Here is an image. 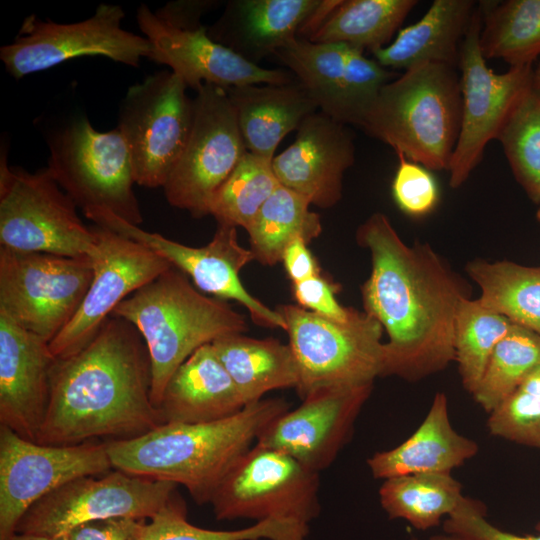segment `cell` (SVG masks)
<instances>
[{
	"instance_id": "24",
	"label": "cell",
	"mask_w": 540,
	"mask_h": 540,
	"mask_svg": "<svg viewBox=\"0 0 540 540\" xmlns=\"http://www.w3.org/2000/svg\"><path fill=\"white\" fill-rule=\"evenodd\" d=\"M245 406L212 343H208L192 353L173 373L158 410L163 424H196L230 417Z\"/></svg>"
},
{
	"instance_id": "29",
	"label": "cell",
	"mask_w": 540,
	"mask_h": 540,
	"mask_svg": "<svg viewBox=\"0 0 540 540\" xmlns=\"http://www.w3.org/2000/svg\"><path fill=\"white\" fill-rule=\"evenodd\" d=\"M415 0L324 1L306 38L373 51L385 47Z\"/></svg>"
},
{
	"instance_id": "33",
	"label": "cell",
	"mask_w": 540,
	"mask_h": 540,
	"mask_svg": "<svg viewBox=\"0 0 540 540\" xmlns=\"http://www.w3.org/2000/svg\"><path fill=\"white\" fill-rule=\"evenodd\" d=\"M479 45L483 57L511 67L532 65L540 55V0L485 2Z\"/></svg>"
},
{
	"instance_id": "32",
	"label": "cell",
	"mask_w": 540,
	"mask_h": 540,
	"mask_svg": "<svg viewBox=\"0 0 540 540\" xmlns=\"http://www.w3.org/2000/svg\"><path fill=\"white\" fill-rule=\"evenodd\" d=\"M462 485L451 473H419L383 480L379 499L390 519H403L427 530L452 514L464 499Z\"/></svg>"
},
{
	"instance_id": "7",
	"label": "cell",
	"mask_w": 540,
	"mask_h": 540,
	"mask_svg": "<svg viewBox=\"0 0 540 540\" xmlns=\"http://www.w3.org/2000/svg\"><path fill=\"white\" fill-rule=\"evenodd\" d=\"M76 204L47 167L35 172L10 167L0 157V246L65 257L97 253L94 227L79 217Z\"/></svg>"
},
{
	"instance_id": "49",
	"label": "cell",
	"mask_w": 540,
	"mask_h": 540,
	"mask_svg": "<svg viewBox=\"0 0 540 540\" xmlns=\"http://www.w3.org/2000/svg\"><path fill=\"white\" fill-rule=\"evenodd\" d=\"M411 540H418V539L415 537H412ZM429 540H464V539L455 535L445 533V534L435 535L431 537Z\"/></svg>"
},
{
	"instance_id": "52",
	"label": "cell",
	"mask_w": 540,
	"mask_h": 540,
	"mask_svg": "<svg viewBox=\"0 0 540 540\" xmlns=\"http://www.w3.org/2000/svg\"><path fill=\"white\" fill-rule=\"evenodd\" d=\"M537 205H538V209H537L536 217H537L538 221H540V201H539V203Z\"/></svg>"
},
{
	"instance_id": "37",
	"label": "cell",
	"mask_w": 540,
	"mask_h": 540,
	"mask_svg": "<svg viewBox=\"0 0 540 540\" xmlns=\"http://www.w3.org/2000/svg\"><path fill=\"white\" fill-rule=\"evenodd\" d=\"M279 185L272 161L246 152L214 194L209 215L246 229Z\"/></svg>"
},
{
	"instance_id": "10",
	"label": "cell",
	"mask_w": 540,
	"mask_h": 540,
	"mask_svg": "<svg viewBox=\"0 0 540 540\" xmlns=\"http://www.w3.org/2000/svg\"><path fill=\"white\" fill-rule=\"evenodd\" d=\"M209 503L218 520H281L309 526L320 511L319 473L282 451L254 444Z\"/></svg>"
},
{
	"instance_id": "21",
	"label": "cell",
	"mask_w": 540,
	"mask_h": 540,
	"mask_svg": "<svg viewBox=\"0 0 540 540\" xmlns=\"http://www.w3.org/2000/svg\"><path fill=\"white\" fill-rule=\"evenodd\" d=\"M355 159V146L345 124L316 111L299 125L295 141L272 159L280 185L320 208L342 197L343 177Z\"/></svg>"
},
{
	"instance_id": "40",
	"label": "cell",
	"mask_w": 540,
	"mask_h": 540,
	"mask_svg": "<svg viewBox=\"0 0 540 540\" xmlns=\"http://www.w3.org/2000/svg\"><path fill=\"white\" fill-rule=\"evenodd\" d=\"M493 436L540 450V364L489 414Z\"/></svg>"
},
{
	"instance_id": "47",
	"label": "cell",
	"mask_w": 540,
	"mask_h": 540,
	"mask_svg": "<svg viewBox=\"0 0 540 540\" xmlns=\"http://www.w3.org/2000/svg\"><path fill=\"white\" fill-rule=\"evenodd\" d=\"M282 262L292 284L320 274V268L302 239L293 241L284 251Z\"/></svg>"
},
{
	"instance_id": "25",
	"label": "cell",
	"mask_w": 540,
	"mask_h": 540,
	"mask_svg": "<svg viewBox=\"0 0 540 540\" xmlns=\"http://www.w3.org/2000/svg\"><path fill=\"white\" fill-rule=\"evenodd\" d=\"M479 451L478 444L452 426L447 396L437 392L419 427L398 446L374 453L367 460L376 479L419 474L451 473Z\"/></svg>"
},
{
	"instance_id": "20",
	"label": "cell",
	"mask_w": 540,
	"mask_h": 540,
	"mask_svg": "<svg viewBox=\"0 0 540 540\" xmlns=\"http://www.w3.org/2000/svg\"><path fill=\"white\" fill-rule=\"evenodd\" d=\"M137 23L152 47L148 58L170 67L195 91L204 84L228 89L295 80L287 71L261 67L214 41L207 27L180 30L164 23L145 4L137 10Z\"/></svg>"
},
{
	"instance_id": "9",
	"label": "cell",
	"mask_w": 540,
	"mask_h": 540,
	"mask_svg": "<svg viewBox=\"0 0 540 540\" xmlns=\"http://www.w3.org/2000/svg\"><path fill=\"white\" fill-rule=\"evenodd\" d=\"M93 275L90 257L0 246V312L50 343L75 316Z\"/></svg>"
},
{
	"instance_id": "17",
	"label": "cell",
	"mask_w": 540,
	"mask_h": 540,
	"mask_svg": "<svg viewBox=\"0 0 540 540\" xmlns=\"http://www.w3.org/2000/svg\"><path fill=\"white\" fill-rule=\"evenodd\" d=\"M94 222L144 245L189 276L200 291L218 299L239 302L257 325L285 330L284 320L276 309H270L253 297L240 281L241 269L255 257L250 249L239 244L235 226L218 223L207 245L191 247L145 231L107 210L96 212Z\"/></svg>"
},
{
	"instance_id": "42",
	"label": "cell",
	"mask_w": 540,
	"mask_h": 540,
	"mask_svg": "<svg viewBox=\"0 0 540 540\" xmlns=\"http://www.w3.org/2000/svg\"><path fill=\"white\" fill-rule=\"evenodd\" d=\"M396 154L399 166L392 183L396 204L404 213L413 217L430 213L439 200V188L434 175L403 154Z\"/></svg>"
},
{
	"instance_id": "14",
	"label": "cell",
	"mask_w": 540,
	"mask_h": 540,
	"mask_svg": "<svg viewBox=\"0 0 540 540\" xmlns=\"http://www.w3.org/2000/svg\"><path fill=\"white\" fill-rule=\"evenodd\" d=\"M177 486L118 469L100 478L82 476L32 505L20 519L16 533L57 540L73 528L94 520L112 517L151 519L175 495Z\"/></svg>"
},
{
	"instance_id": "39",
	"label": "cell",
	"mask_w": 540,
	"mask_h": 540,
	"mask_svg": "<svg viewBox=\"0 0 540 540\" xmlns=\"http://www.w3.org/2000/svg\"><path fill=\"white\" fill-rule=\"evenodd\" d=\"M309 526L264 520L238 530H210L191 524L182 498L175 495L146 524L141 540H306Z\"/></svg>"
},
{
	"instance_id": "46",
	"label": "cell",
	"mask_w": 540,
	"mask_h": 540,
	"mask_svg": "<svg viewBox=\"0 0 540 540\" xmlns=\"http://www.w3.org/2000/svg\"><path fill=\"white\" fill-rule=\"evenodd\" d=\"M216 1H173L159 8L155 15L164 23L180 30H197L202 27L201 16L216 5Z\"/></svg>"
},
{
	"instance_id": "44",
	"label": "cell",
	"mask_w": 540,
	"mask_h": 540,
	"mask_svg": "<svg viewBox=\"0 0 540 540\" xmlns=\"http://www.w3.org/2000/svg\"><path fill=\"white\" fill-rule=\"evenodd\" d=\"M292 285L294 298L300 307L333 320L348 319L351 308L337 301L336 285L320 274Z\"/></svg>"
},
{
	"instance_id": "16",
	"label": "cell",
	"mask_w": 540,
	"mask_h": 540,
	"mask_svg": "<svg viewBox=\"0 0 540 540\" xmlns=\"http://www.w3.org/2000/svg\"><path fill=\"white\" fill-rule=\"evenodd\" d=\"M482 9L476 8L460 47L458 68L462 94V118L457 144L448 168L449 183L460 187L479 164L485 146L497 139L512 109L533 83L532 65L510 67L494 73L483 57L479 36Z\"/></svg>"
},
{
	"instance_id": "13",
	"label": "cell",
	"mask_w": 540,
	"mask_h": 540,
	"mask_svg": "<svg viewBox=\"0 0 540 540\" xmlns=\"http://www.w3.org/2000/svg\"><path fill=\"white\" fill-rule=\"evenodd\" d=\"M124 16L119 5L105 3L98 5L91 17L70 24L42 21L31 15L14 41L1 47L0 59L16 79L80 56H103L138 67L152 47L145 36L121 27Z\"/></svg>"
},
{
	"instance_id": "23",
	"label": "cell",
	"mask_w": 540,
	"mask_h": 540,
	"mask_svg": "<svg viewBox=\"0 0 540 540\" xmlns=\"http://www.w3.org/2000/svg\"><path fill=\"white\" fill-rule=\"evenodd\" d=\"M322 0H233L209 36L257 64L296 38L318 11Z\"/></svg>"
},
{
	"instance_id": "27",
	"label": "cell",
	"mask_w": 540,
	"mask_h": 540,
	"mask_svg": "<svg viewBox=\"0 0 540 540\" xmlns=\"http://www.w3.org/2000/svg\"><path fill=\"white\" fill-rule=\"evenodd\" d=\"M475 9L471 0H435L424 16L400 30L391 44L371 52L385 68L407 70L425 63L457 68L460 47Z\"/></svg>"
},
{
	"instance_id": "34",
	"label": "cell",
	"mask_w": 540,
	"mask_h": 540,
	"mask_svg": "<svg viewBox=\"0 0 540 540\" xmlns=\"http://www.w3.org/2000/svg\"><path fill=\"white\" fill-rule=\"evenodd\" d=\"M348 45L297 36L274 57L288 67L319 111L338 121Z\"/></svg>"
},
{
	"instance_id": "48",
	"label": "cell",
	"mask_w": 540,
	"mask_h": 540,
	"mask_svg": "<svg viewBox=\"0 0 540 540\" xmlns=\"http://www.w3.org/2000/svg\"><path fill=\"white\" fill-rule=\"evenodd\" d=\"M11 540H53L49 537L29 534V533H16Z\"/></svg>"
},
{
	"instance_id": "28",
	"label": "cell",
	"mask_w": 540,
	"mask_h": 540,
	"mask_svg": "<svg viewBox=\"0 0 540 540\" xmlns=\"http://www.w3.org/2000/svg\"><path fill=\"white\" fill-rule=\"evenodd\" d=\"M212 345L246 405L262 400L269 391L298 385V367L289 344L242 333L220 337Z\"/></svg>"
},
{
	"instance_id": "22",
	"label": "cell",
	"mask_w": 540,
	"mask_h": 540,
	"mask_svg": "<svg viewBox=\"0 0 540 540\" xmlns=\"http://www.w3.org/2000/svg\"><path fill=\"white\" fill-rule=\"evenodd\" d=\"M55 361L49 342L0 312V425L37 442Z\"/></svg>"
},
{
	"instance_id": "15",
	"label": "cell",
	"mask_w": 540,
	"mask_h": 540,
	"mask_svg": "<svg viewBox=\"0 0 540 540\" xmlns=\"http://www.w3.org/2000/svg\"><path fill=\"white\" fill-rule=\"evenodd\" d=\"M111 469L107 441L43 445L0 425V540H11L27 510L47 494Z\"/></svg>"
},
{
	"instance_id": "18",
	"label": "cell",
	"mask_w": 540,
	"mask_h": 540,
	"mask_svg": "<svg viewBox=\"0 0 540 540\" xmlns=\"http://www.w3.org/2000/svg\"><path fill=\"white\" fill-rule=\"evenodd\" d=\"M93 227L98 247L93 279L73 319L49 343L56 358L79 351L124 299L172 267L144 245Z\"/></svg>"
},
{
	"instance_id": "26",
	"label": "cell",
	"mask_w": 540,
	"mask_h": 540,
	"mask_svg": "<svg viewBox=\"0 0 540 540\" xmlns=\"http://www.w3.org/2000/svg\"><path fill=\"white\" fill-rule=\"evenodd\" d=\"M225 90L247 152L270 161L283 138L319 111L296 79L287 84H251Z\"/></svg>"
},
{
	"instance_id": "19",
	"label": "cell",
	"mask_w": 540,
	"mask_h": 540,
	"mask_svg": "<svg viewBox=\"0 0 540 540\" xmlns=\"http://www.w3.org/2000/svg\"><path fill=\"white\" fill-rule=\"evenodd\" d=\"M372 389L373 384L317 389L274 419L255 444L282 451L320 473L349 441Z\"/></svg>"
},
{
	"instance_id": "6",
	"label": "cell",
	"mask_w": 540,
	"mask_h": 540,
	"mask_svg": "<svg viewBox=\"0 0 540 540\" xmlns=\"http://www.w3.org/2000/svg\"><path fill=\"white\" fill-rule=\"evenodd\" d=\"M276 311L297 363L301 399L320 388L373 384L381 377L384 329L369 314L351 308L347 320L337 321L299 305H281Z\"/></svg>"
},
{
	"instance_id": "35",
	"label": "cell",
	"mask_w": 540,
	"mask_h": 540,
	"mask_svg": "<svg viewBox=\"0 0 540 540\" xmlns=\"http://www.w3.org/2000/svg\"><path fill=\"white\" fill-rule=\"evenodd\" d=\"M540 364V336L512 323L494 348L473 392L475 402L488 414L501 405Z\"/></svg>"
},
{
	"instance_id": "11",
	"label": "cell",
	"mask_w": 540,
	"mask_h": 540,
	"mask_svg": "<svg viewBox=\"0 0 540 540\" xmlns=\"http://www.w3.org/2000/svg\"><path fill=\"white\" fill-rule=\"evenodd\" d=\"M172 71H159L129 87L118 129L128 146L135 183L163 187L187 143L193 100Z\"/></svg>"
},
{
	"instance_id": "41",
	"label": "cell",
	"mask_w": 540,
	"mask_h": 540,
	"mask_svg": "<svg viewBox=\"0 0 540 540\" xmlns=\"http://www.w3.org/2000/svg\"><path fill=\"white\" fill-rule=\"evenodd\" d=\"M397 74L348 45L338 121L361 126L382 88Z\"/></svg>"
},
{
	"instance_id": "4",
	"label": "cell",
	"mask_w": 540,
	"mask_h": 540,
	"mask_svg": "<svg viewBox=\"0 0 540 540\" xmlns=\"http://www.w3.org/2000/svg\"><path fill=\"white\" fill-rule=\"evenodd\" d=\"M111 315L136 327L151 360V401L158 409L167 382L198 348L247 330L244 316L227 302L200 293L171 267L124 299Z\"/></svg>"
},
{
	"instance_id": "2",
	"label": "cell",
	"mask_w": 540,
	"mask_h": 540,
	"mask_svg": "<svg viewBox=\"0 0 540 540\" xmlns=\"http://www.w3.org/2000/svg\"><path fill=\"white\" fill-rule=\"evenodd\" d=\"M151 360L143 337L110 315L79 351L56 358L37 443L76 445L125 440L163 424L151 401Z\"/></svg>"
},
{
	"instance_id": "8",
	"label": "cell",
	"mask_w": 540,
	"mask_h": 540,
	"mask_svg": "<svg viewBox=\"0 0 540 540\" xmlns=\"http://www.w3.org/2000/svg\"><path fill=\"white\" fill-rule=\"evenodd\" d=\"M49 151L47 168L83 212L101 208L133 225L143 222L130 152L118 128L100 132L80 117L51 137Z\"/></svg>"
},
{
	"instance_id": "43",
	"label": "cell",
	"mask_w": 540,
	"mask_h": 540,
	"mask_svg": "<svg viewBox=\"0 0 540 540\" xmlns=\"http://www.w3.org/2000/svg\"><path fill=\"white\" fill-rule=\"evenodd\" d=\"M486 514L483 503L465 496L443 522V530L464 540H540V523L536 527L538 535H517L492 525Z\"/></svg>"
},
{
	"instance_id": "38",
	"label": "cell",
	"mask_w": 540,
	"mask_h": 540,
	"mask_svg": "<svg viewBox=\"0 0 540 540\" xmlns=\"http://www.w3.org/2000/svg\"><path fill=\"white\" fill-rule=\"evenodd\" d=\"M497 140L518 183L540 201V87L532 85L506 119Z\"/></svg>"
},
{
	"instance_id": "30",
	"label": "cell",
	"mask_w": 540,
	"mask_h": 540,
	"mask_svg": "<svg viewBox=\"0 0 540 540\" xmlns=\"http://www.w3.org/2000/svg\"><path fill=\"white\" fill-rule=\"evenodd\" d=\"M466 272L480 287L484 307L540 336V267L474 260Z\"/></svg>"
},
{
	"instance_id": "45",
	"label": "cell",
	"mask_w": 540,
	"mask_h": 540,
	"mask_svg": "<svg viewBox=\"0 0 540 540\" xmlns=\"http://www.w3.org/2000/svg\"><path fill=\"white\" fill-rule=\"evenodd\" d=\"M146 519L112 517L83 523L67 534L71 540H141Z\"/></svg>"
},
{
	"instance_id": "12",
	"label": "cell",
	"mask_w": 540,
	"mask_h": 540,
	"mask_svg": "<svg viewBox=\"0 0 540 540\" xmlns=\"http://www.w3.org/2000/svg\"><path fill=\"white\" fill-rule=\"evenodd\" d=\"M196 92L187 143L162 188L171 206L201 218L247 150L226 90L204 84Z\"/></svg>"
},
{
	"instance_id": "31",
	"label": "cell",
	"mask_w": 540,
	"mask_h": 540,
	"mask_svg": "<svg viewBox=\"0 0 540 540\" xmlns=\"http://www.w3.org/2000/svg\"><path fill=\"white\" fill-rule=\"evenodd\" d=\"M310 205L306 197L282 185L276 188L246 228L256 261L274 265L282 261L293 241L302 239L308 244L320 235V216Z\"/></svg>"
},
{
	"instance_id": "50",
	"label": "cell",
	"mask_w": 540,
	"mask_h": 540,
	"mask_svg": "<svg viewBox=\"0 0 540 540\" xmlns=\"http://www.w3.org/2000/svg\"><path fill=\"white\" fill-rule=\"evenodd\" d=\"M533 84L537 87H540V63L533 71Z\"/></svg>"
},
{
	"instance_id": "36",
	"label": "cell",
	"mask_w": 540,
	"mask_h": 540,
	"mask_svg": "<svg viewBox=\"0 0 540 540\" xmlns=\"http://www.w3.org/2000/svg\"><path fill=\"white\" fill-rule=\"evenodd\" d=\"M512 322L484 307L478 299L463 297L454 324L455 361L464 389L471 395L477 388L489 358L508 333Z\"/></svg>"
},
{
	"instance_id": "1",
	"label": "cell",
	"mask_w": 540,
	"mask_h": 540,
	"mask_svg": "<svg viewBox=\"0 0 540 540\" xmlns=\"http://www.w3.org/2000/svg\"><path fill=\"white\" fill-rule=\"evenodd\" d=\"M371 255V273L361 287L364 312L388 335L383 376L420 381L455 361L458 304L463 283L427 244L403 242L387 216L373 213L356 233Z\"/></svg>"
},
{
	"instance_id": "3",
	"label": "cell",
	"mask_w": 540,
	"mask_h": 540,
	"mask_svg": "<svg viewBox=\"0 0 540 540\" xmlns=\"http://www.w3.org/2000/svg\"><path fill=\"white\" fill-rule=\"evenodd\" d=\"M288 410L283 399H262L221 420L165 423L135 438L109 440L108 454L114 469L182 485L197 504H206L259 434Z\"/></svg>"
},
{
	"instance_id": "5",
	"label": "cell",
	"mask_w": 540,
	"mask_h": 540,
	"mask_svg": "<svg viewBox=\"0 0 540 540\" xmlns=\"http://www.w3.org/2000/svg\"><path fill=\"white\" fill-rule=\"evenodd\" d=\"M461 118L456 67L425 63L387 83L360 127L429 170H448Z\"/></svg>"
},
{
	"instance_id": "51",
	"label": "cell",
	"mask_w": 540,
	"mask_h": 540,
	"mask_svg": "<svg viewBox=\"0 0 540 540\" xmlns=\"http://www.w3.org/2000/svg\"><path fill=\"white\" fill-rule=\"evenodd\" d=\"M57 540H71V538L68 534H65L62 537L58 538Z\"/></svg>"
}]
</instances>
